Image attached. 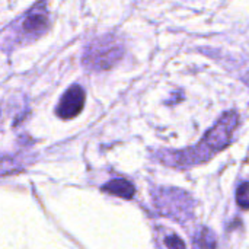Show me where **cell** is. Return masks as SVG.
<instances>
[{"mask_svg": "<svg viewBox=\"0 0 249 249\" xmlns=\"http://www.w3.org/2000/svg\"><path fill=\"white\" fill-rule=\"evenodd\" d=\"M238 124V114L229 111L214 124L212 130L207 131V134L201 139V142L197 146L181 152L163 153L165 158H162V162L168 166H194L204 163L214 155L222 152L231 143Z\"/></svg>", "mask_w": 249, "mask_h": 249, "instance_id": "6da1fadb", "label": "cell"}, {"mask_svg": "<svg viewBox=\"0 0 249 249\" xmlns=\"http://www.w3.org/2000/svg\"><path fill=\"white\" fill-rule=\"evenodd\" d=\"M123 54L124 48L118 38L105 35L89 44L83 54V64L92 70H108L123 58Z\"/></svg>", "mask_w": 249, "mask_h": 249, "instance_id": "7a4b0ae2", "label": "cell"}, {"mask_svg": "<svg viewBox=\"0 0 249 249\" xmlns=\"http://www.w3.org/2000/svg\"><path fill=\"white\" fill-rule=\"evenodd\" d=\"M155 204L163 214L178 220L190 217L193 213V200L181 190H160L155 194Z\"/></svg>", "mask_w": 249, "mask_h": 249, "instance_id": "3957f363", "label": "cell"}, {"mask_svg": "<svg viewBox=\"0 0 249 249\" xmlns=\"http://www.w3.org/2000/svg\"><path fill=\"white\" fill-rule=\"evenodd\" d=\"M85 90L79 85L70 86L57 105V115L61 120H70L77 117L85 107Z\"/></svg>", "mask_w": 249, "mask_h": 249, "instance_id": "277c9868", "label": "cell"}, {"mask_svg": "<svg viewBox=\"0 0 249 249\" xmlns=\"http://www.w3.org/2000/svg\"><path fill=\"white\" fill-rule=\"evenodd\" d=\"M48 25V13L42 7L32 9L22 20V32L23 35L29 36H38L41 35Z\"/></svg>", "mask_w": 249, "mask_h": 249, "instance_id": "5b68a950", "label": "cell"}, {"mask_svg": "<svg viewBox=\"0 0 249 249\" xmlns=\"http://www.w3.org/2000/svg\"><path fill=\"white\" fill-rule=\"evenodd\" d=\"M104 191L112 194V196H117V197H121V198H125V200H130L133 196H134V185L124 179V178H117V179H112L109 181L108 184H105L102 187Z\"/></svg>", "mask_w": 249, "mask_h": 249, "instance_id": "8992f818", "label": "cell"}, {"mask_svg": "<svg viewBox=\"0 0 249 249\" xmlns=\"http://www.w3.org/2000/svg\"><path fill=\"white\" fill-rule=\"evenodd\" d=\"M236 201L239 207L242 209H249V182L242 184L238 191H236Z\"/></svg>", "mask_w": 249, "mask_h": 249, "instance_id": "52a82bcc", "label": "cell"}, {"mask_svg": "<svg viewBox=\"0 0 249 249\" xmlns=\"http://www.w3.org/2000/svg\"><path fill=\"white\" fill-rule=\"evenodd\" d=\"M163 244H165V248L166 249H185L184 242L177 235H171V236L165 238Z\"/></svg>", "mask_w": 249, "mask_h": 249, "instance_id": "ba28073f", "label": "cell"}]
</instances>
